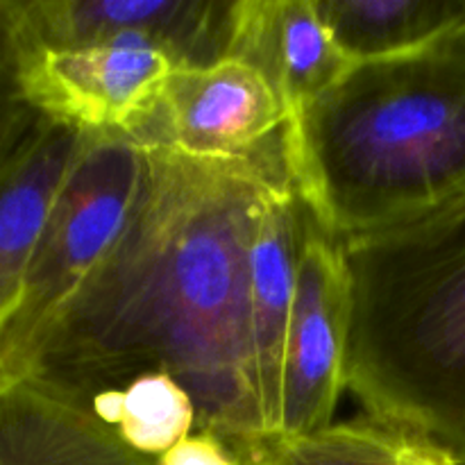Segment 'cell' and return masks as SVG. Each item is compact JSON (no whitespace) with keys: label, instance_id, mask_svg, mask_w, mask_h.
I'll return each instance as SVG.
<instances>
[{"label":"cell","instance_id":"6da1fadb","mask_svg":"<svg viewBox=\"0 0 465 465\" xmlns=\"http://www.w3.org/2000/svg\"><path fill=\"white\" fill-rule=\"evenodd\" d=\"M139 136L134 209L32 372L86 402L163 372L193 400L195 431L263 439L250 259L263 207L291 182L282 139L252 157L195 159Z\"/></svg>","mask_w":465,"mask_h":465},{"label":"cell","instance_id":"7a4b0ae2","mask_svg":"<svg viewBox=\"0 0 465 465\" xmlns=\"http://www.w3.org/2000/svg\"><path fill=\"white\" fill-rule=\"evenodd\" d=\"M289 180L336 243L465 200V25L409 54L352 64L282 130Z\"/></svg>","mask_w":465,"mask_h":465},{"label":"cell","instance_id":"3957f363","mask_svg":"<svg viewBox=\"0 0 465 465\" xmlns=\"http://www.w3.org/2000/svg\"><path fill=\"white\" fill-rule=\"evenodd\" d=\"M341 248L352 300L345 389L366 416L465 465V200Z\"/></svg>","mask_w":465,"mask_h":465},{"label":"cell","instance_id":"277c9868","mask_svg":"<svg viewBox=\"0 0 465 465\" xmlns=\"http://www.w3.org/2000/svg\"><path fill=\"white\" fill-rule=\"evenodd\" d=\"M143 173L139 134H89L45 223L21 304L0 336V389L35 371L57 322L121 236Z\"/></svg>","mask_w":465,"mask_h":465},{"label":"cell","instance_id":"5b68a950","mask_svg":"<svg viewBox=\"0 0 465 465\" xmlns=\"http://www.w3.org/2000/svg\"><path fill=\"white\" fill-rule=\"evenodd\" d=\"M14 98L32 112L82 134H139L157 112L177 68L166 45L145 32L71 48L5 57Z\"/></svg>","mask_w":465,"mask_h":465},{"label":"cell","instance_id":"8992f818","mask_svg":"<svg viewBox=\"0 0 465 465\" xmlns=\"http://www.w3.org/2000/svg\"><path fill=\"white\" fill-rule=\"evenodd\" d=\"M232 5L213 0H0V44L5 57H12L145 32L171 50L177 66H207L227 54Z\"/></svg>","mask_w":465,"mask_h":465},{"label":"cell","instance_id":"52a82bcc","mask_svg":"<svg viewBox=\"0 0 465 465\" xmlns=\"http://www.w3.org/2000/svg\"><path fill=\"white\" fill-rule=\"evenodd\" d=\"M350 277L343 248L309 223L298 262L284 357L280 434L302 436L331 425L345 389Z\"/></svg>","mask_w":465,"mask_h":465},{"label":"cell","instance_id":"ba28073f","mask_svg":"<svg viewBox=\"0 0 465 465\" xmlns=\"http://www.w3.org/2000/svg\"><path fill=\"white\" fill-rule=\"evenodd\" d=\"M284 123V104L263 73L223 57L207 66H177L139 134L195 159H243L280 139Z\"/></svg>","mask_w":465,"mask_h":465},{"label":"cell","instance_id":"9c48e42d","mask_svg":"<svg viewBox=\"0 0 465 465\" xmlns=\"http://www.w3.org/2000/svg\"><path fill=\"white\" fill-rule=\"evenodd\" d=\"M89 134L14 98L0 118V336L16 313L50 212Z\"/></svg>","mask_w":465,"mask_h":465},{"label":"cell","instance_id":"30bf717a","mask_svg":"<svg viewBox=\"0 0 465 465\" xmlns=\"http://www.w3.org/2000/svg\"><path fill=\"white\" fill-rule=\"evenodd\" d=\"M225 57L243 59L263 73L284 104L286 123L352 66L322 23L316 0L234 3Z\"/></svg>","mask_w":465,"mask_h":465},{"label":"cell","instance_id":"8fae6325","mask_svg":"<svg viewBox=\"0 0 465 465\" xmlns=\"http://www.w3.org/2000/svg\"><path fill=\"white\" fill-rule=\"evenodd\" d=\"M0 465H157L82 395L30 372L0 389Z\"/></svg>","mask_w":465,"mask_h":465},{"label":"cell","instance_id":"7c38bea8","mask_svg":"<svg viewBox=\"0 0 465 465\" xmlns=\"http://www.w3.org/2000/svg\"><path fill=\"white\" fill-rule=\"evenodd\" d=\"M309 223L312 216L289 182L280 186L263 207L252 245L250 312L257 389L266 436L280 434L286 339L293 313L300 250Z\"/></svg>","mask_w":465,"mask_h":465},{"label":"cell","instance_id":"4fadbf2b","mask_svg":"<svg viewBox=\"0 0 465 465\" xmlns=\"http://www.w3.org/2000/svg\"><path fill=\"white\" fill-rule=\"evenodd\" d=\"M227 445L239 465H461L427 436L372 416L331 422L312 434Z\"/></svg>","mask_w":465,"mask_h":465},{"label":"cell","instance_id":"5bb4252c","mask_svg":"<svg viewBox=\"0 0 465 465\" xmlns=\"http://www.w3.org/2000/svg\"><path fill=\"white\" fill-rule=\"evenodd\" d=\"M352 64L400 57L465 25V0H316Z\"/></svg>","mask_w":465,"mask_h":465},{"label":"cell","instance_id":"9a60e30c","mask_svg":"<svg viewBox=\"0 0 465 465\" xmlns=\"http://www.w3.org/2000/svg\"><path fill=\"white\" fill-rule=\"evenodd\" d=\"M100 420L116 430L134 452L159 459L195 431V407L171 375L154 372L121 391L89 400Z\"/></svg>","mask_w":465,"mask_h":465},{"label":"cell","instance_id":"2e32d148","mask_svg":"<svg viewBox=\"0 0 465 465\" xmlns=\"http://www.w3.org/2000/svg\"><path fill=\"white\" fill-rule=\"evenodd\" d=\"M157 465H239L225 440L209 431H193L157 459Z\"/></svg>","mask_w":465,"mask_h":465}]
</instances>
